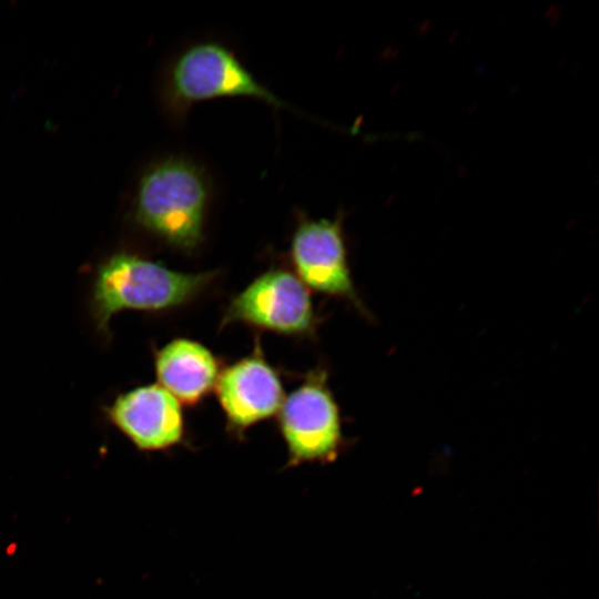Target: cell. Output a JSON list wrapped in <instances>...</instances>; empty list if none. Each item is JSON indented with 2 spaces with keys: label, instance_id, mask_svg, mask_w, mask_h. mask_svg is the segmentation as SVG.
<instances>
[{
  "label": "cell",
  "instance_id": "1",
  "mask_svg": "<svg viewBox=\"0 0 599 599\" xmlns=\"http://www.w3.org/2000/svg\"><path fill=\"white\" fill-rule=\"evenodd\" d=\"M216 272L184 273L131 253H118L98 268L91 296L95 328L109 333L113 315L122 311L159 312L196 298Z\"/></svg>",
  "mask_w": 599,
  "mask_h": 599
},
{
  "label": "cell",
  "instance_id": "2",
  "mask_svg": "<svg viewBox=\"0 0 599 599\" xmlns=\"http://www.w3.org/2000/svg\"><path fill=\"white\" fill-rule=\"evenodd\" d=\"M207 186L193 163L182 159L164 161L140 182L136 219L171 246L192 252L203 241Z\"/></svg>",
  "mask_w": 599,
  "mask_h": 599
},
{
  "label": "cell",
  "instance_id": "3",
  "mask_svg": "<svg viewBox=\"0 0 599 599\" xmlns=\"http://www.w3.org/2000/svg\"><path fill=\"white\" fill-rule=\"evenodd\" d=\"M288 453V466L331 463L342 446V422L327 385V373L315 368L286 398L277 413Z\"/></svg>",
  "mask_w": 599,
  "mask_h": 599
},
{
  "label": "cell",
  "instance_id": "4",
  "mask_svg": "<svg viewBox=\"0 0 599 599\" xmlns=\"http://www.w3.org/2000/svg\"><path fill=\"white\" fill-rule=\"evenodd\" d=\"M243 323L288 336H313L318 325L308 288L292 272L270 268L226 306L222 326Z\"/></svg>",
  "mask_w": 599,
  "mask_h": 599
},
{
  "label": "cell",
  "instance_id": "5",
  "mask_svg": "<svg viewBox=\"0 0 599 599\" xmlns=\"http://www.w3.org/2000/svg\"><path fill=\"white\" fill-rule=\"evenodd\" d=\"M170 94L180 109L225 97L255 98L276 108L286 105L233 52L213 42L195 44L176 59L170 74Z\"/></svg>",
  "mask_w": 599,
  "mask_h": 599
},
{
  "label": "cell",
  "instance_id": "6",
  "mask_svg": "<svg viewBox=\"0 0 599 599\" xmlns=\"http://www.w3.org/2000/svg\"><path fill=\"white\" fill-rule=\"evenodd\" d=\"M291 260L295 275L307 288L347 300L362 309L339 220H301L292 236Z\"/></svg>",
  "mask_w": 599,
  "mask_h": 599
},
{
  "label": "cell",
  "instance_id": "7",
  "mask_svg": "<svg viewBox=\"0 0 599 599\" xmlns=\"http://www.w3.org/2000/svg\"><path fill=\"white\" fill-rule=\"evenodd\" d=\"M214 389L227 427L236 435L276 415L284 400L278 374L258 345L253 354L221 370Z\"/></svg>",
  "mask_w": 599,
  "mask_h": 599
},
{
  "label": "cell",
  "instance_id": "8",
  "mask_svg": "<svg viewBox=\"0 0 599 599\" xmlns=\"http://www.w3.org/2000/svg\"><path fill=\"white\" fill-rule=\"evenodd\" d=\"M105 414L140 450L169 449L184 438L185 425L180 402L158 384L119 395L105 408Z\"/></svg>",
  "mask_w": 599,
  "mask_h": 599
},
{
  "label": "cell",
  "instance_id": "9",
  "mask_svg": "<svg viewBox=\"0 0 599 599\" xmlns=\"http://www.w3.org/2000/svg\"><path fill=\"white\" fill-rule=\"evenodd\" d=\"M154 365L160 386L189 406L199 404L214 389L221 372L213 353L187 338L172 339L158 349Z\"/></svg>",
  "mask_w": 599,
  "mask_h": 599
}]
</instances>
